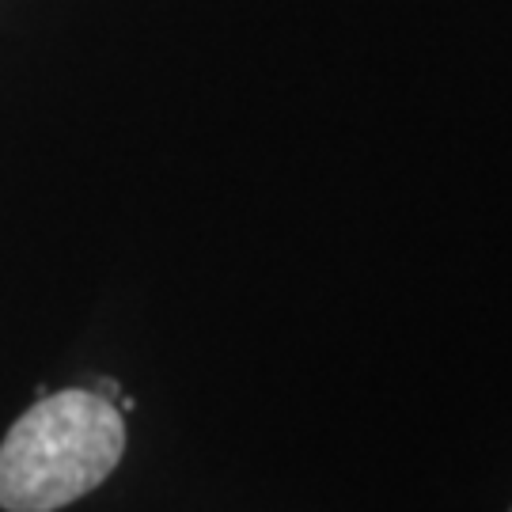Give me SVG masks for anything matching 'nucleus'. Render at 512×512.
<instances>
[{"instance_id": "obj_2", "label": "nucleus", "mask_w": 512, "mask_h": 512, "mask_svg": "<svg viewBox=\"0 0 512 512\" xmlns=\"http://www.w3.org/2000/svg\"><path fill=\"white\" fill-rule=\"evenodd\" d=\"M95 391H99V395H107V399H122V387L114 384V380H99Z\"/></svg>"}, {"instance_id": "obj_1", "label": "nucleus", "mask_w": 512, "mask_h": 512, "mask_svg": "<svg viewBox=\"0 0 512 512\" xmlns=\"http://www.w3.org/2000/svg\"><path fill=\"white\" fill-rule=\"evenodd\" d=\"M122 452L126 421L107 395H42L0 444V509H65L107 482Z\"/></svg>"}]
</instances>
